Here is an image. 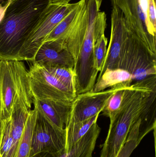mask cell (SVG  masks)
<instances>
[{
	"instance_id": "obj_1",
	"label": "cell",
	"mask_w": 156,
	"mask_h": 157,
	"mask_svg": "<svg viewBox=\"0 0 156 157\" xmlns=\"http://www.w3.org/2000/svg\"><path fill=\"white\" fill-rule=\"evenodd\" d=\"M102 0H85L88 10L87 28L79 32L67 44L66 48L73 57L76 94L91 91L99 72L94 65L93 50L97 40L104 35L107 16L100 11Z\"/></svg>"
},
{
	"instance_id": "obj_2",
	"label": "cell",
	"mask_w": 156,
	"mask_h": 157,
	"mask_svg": "<svg viewBox=\"0 0 156 157\" xmlns=\"http://www.w3.org/2000/svg\"><path fill=\"white\" fill-rule=\"evenodd\" d=\"M49 4V0H9L0 20V61L18 60Z\"/></svg>"
},
{
	"instance_id": "obj_3",
	"label": "cell",
	"mask_w": 156,
	"mask_h": 157,
	"mask_svg": "<svg viewBox=\"0 0 156 157\" xmlns=\"http://www.w3.org/2000/svg\"><path fill=\"white\" fill-rule=\"evenodd\" d=\"M152 103L150 94L145 90L136 88L125 90L121 109L113 120L110 121L100 157H118L131 127L148 112Z\"/></svg>"
},
{
	"instance_id": "obj_4",
	"label": "cell",
	"mask_w": 156,
	"mask_h": 157,
	"mask_svg": "<svg viewBox=\"0 0 156 157\" xmlns=\"http://www.w3.org/2000/svg\"><path fill=\"white\" fill-rule=\"evenodd\" d=\"M127 25L156 55V0H110Z\"/></svg>"
},
{
	"instance_id": "obj_5",
	"label": "cell",
	"mask_w": 156,
	"mask_h": 157,
	"mask_svg": "<svg viewBox=\"0 0 156 157\" xmlns=\"http://www.w3.org/2000/svg\"><path fill=\"white\" fill-rule=\"evenodd\" d=\"M118 68L131 74L134 82L156 75V55L149 50L129 27L121 51Z\"/></svg>"
},
{
	"instance_id": "obj_6",
	"label": "cell",
	"mask_w": 156,
	"mask_h": 157,
	"mask_svg": "<svg viewBox=\"0 0 156 157\" xmlns=\"http://www.w3.org/2000/svg\"><path fill=\"white\" fill-rule=\"evenodd\" d=\"M79 3V1L64 5L49 4L38 25L22 47L18 60L33 62L37 52L49 33Z\"/></svg>"
},
{
	"instance_id": "obj_7",
	"label": "cell",
	"mask_w": 156,
	"mask_h": 157,
	"mask_svg": "<svg viewBox=\"0 0 156 157\" xmlns=\"http://www.w3.org/2000/svg\"><path fill=\"white\" fill-rule=\"evenodd\" d=\"M65 149V129L55 126L37 111L32 133L29 157L41 152L62 155L66 153Z\"/></svg>"
},
{
	"instance_id": "obj_8",
	"label": "cell",
	"mask_w": 156,
	"mask_h": 157,
	"mask_svg": "<svg viewBox=\"0 0 156 157\" xmlns=\"http://www.w3.org/2000/svg\"><path fill=\"white\" fill-rule=\"evenodd\" d=\"M125 84L132 85L122 83L103 91H89L76 95L71 105L67 122L82 121L100 114L110 97Z\"/></svg>"
},
{
	"instance_id": "obj_9",
	"label": "cell",
	"mask_w": 156,
	"mask_h": 157,
	"mask_svg": "<svg viewBox=\"0 0 156 157\" xmlns=\"http://www.w3.org/2000/svg\"><path fill=\"white\" fill-rule=\"evenodd\" d=\"M128 28L122 12L116 7H112L110 43L104 63L100 74L106 69L118 68L121 51L126 37Z\"/></svg>"
},
{
	"instance_id": "obj_10",
	"label": "cell",
	"mask_w": 156,
	"mask_h": 157,
	"mask_svg": "<svg viewBox=\"0 0 156 157\" xmlns=\"http://www.w3.org/2000/svg\"><path fill=\"white\" fill-rule=\"evenodd\" d=\"M44 68L74 67V61L71 54L62 49L54 41L45 42L39 48L35 56L34 61Z\"/></svg>"
},
{
	"instance_id": "obj_11",
	"label": "cell",
	"mask_w": 156,
	"mask_h": 157,
	"mask_svg": "<svg viewBox=\"0 0 156 157\" xmlns=\"http://www.w3.org/2000/svg\"><path fill=\"white\" fill-rule=\"evenodd\" d=\"M14 83L10 61H0V119L11 116Z\"/></svg>"
},
{
	"instance_id": "obj_12",
	"label": "cell",
	"mask_w": 156,
	"mask_h": 157,
	"mask_svg": "<svg viewBox=\"0 0 156 157\" xmlns=\"http://www.w3.org/2000/svg\"><path fill=\"white\" fill-rule=\"evenodd\" d=\"M72 103L40 101L34 98L33 104L35 109L49 121L58 128L65 129L69 118Z\"/></svg>"
},
{
	"instance_id": "obj_13",
	"label": "cell",
	"mask_w": 156,
	"mask_h": 157,
	"mask_svg": "<svg viewBox=\"0 0 156 157\" xmlns=\"http://www.w3.org/2000/svg\"><path fill=\"white\" fill-rule=\"evenodd\" d=\"M32 105L18 101L14 100L11 111V132L13 146L8 157H16L18 147L24 133L26 123Z\"/></svg>"
},
{
	"instance_id": "obj_14",
	"label": "cell",
	"mask_w": 156,
	"mask_h": 157,
	"mask_svg": "<svg viewBox=\"0 0 156 157\" xmlns=\"http://www.w3.org/2000/svg\"><path fill=\"white\" fill-rule=\"evenodd\" d=\"M132 75L129 72L123 69L117 68L106 69L99 74L95 85L91 91L99 92L105 90L122 83L132 84Z\"/></svg>"
},
{
	"instance_id": "obj_15",
	"label": "cell",
	"mask_w": 156,
	"mask_h": 157,
	"mask_svg": "<svg viewBox=\"0 0 156 157\" xmlns=\"http://www.w3.org/2000/svg\"><path fill=\"white\" fill-rule=\"evenodd\" d=\"M100 114L88 120L78 122L68 121L65 127L66 132V153L69 152L75 144L88 132L93 124L98 121Z\"/></svg>"
},
{
	"instance_id": "obj_16",
	"label": "cell",
	"mask_w": 156,
	"mask_h": 157,
	"mask_svg": "<svg viewBox=\"0 0 156 157\" xmlns=\"http://www.w3.org/2000/svg\"><path fill=\"white\" fill-rule=\"evenodd\" d=\"M85 5V0L79 1V3L78 6L54 28L45 40L44 43L61 39L78 21Z\"/></svg>"
},
{
	"instance_id": "obj_17",
	"label": "cell",
	"mask_w": 156,
	"mask_h": 157,
	"mask_svg": "<svg viewBox=\"0 0 156 157\" xmlns=\"http://www.w3.org/2000/svg\"><path fill=\"white\" fill-rule=\"evenodd\" d=\"M37 111L35 108L29 113L24 133L18 147L16 157H29L31 148L32 133L36 119Z\"/></svg>"
},
{
	"instance_id": "obj_18",
	"label": "cell",
	"mask_w": 156,
	"mask_h": 157,
	"mask_svg": "<svg viewBox=\"0 0 156 157\" xmlns=\"http://www.w3.org/2000/svg\"><path fill=\"white\" fill-rule=\"evenodd\" d=\"M131 85L125 84L120 88L114 92L107 101L101 112L104 116L109 117L110 121L113 120L121 109L125 92Z\"/></svg>"
},
{
	"instance_id": "obj_19",
	"label": "cell",
	"mask_w": 156,
	"mask_h": 157,
	"mask_svg": "<svg viewBox=\"0 0 156 157\" xmlns=\"http://www.w3.org/2000/svg\"><path fill=\"white\" fill-rule=\"evenodd\" d=\"M0 128V157H8L12 149L13 139L10 117L1 120Z\"/></svg>"
},
{
	"instance_id": "obj_20",
	"label": "cell",
	"mask_w": 156,
	"mask_h": 157,
	"mask_svg": "<svg viewBox=\"0 0 156 157\" xmlns=\"http://www.w3.org/2000/svg\"><path fill=\"white\" fill-rule=\"evenodd\" d=\"M45 68L57 78L73 94L77 95L73 69L66 67Z\"/></svg>"
},
{
	"instance_id": "obj_21",
	"label": "cell",
	"mask_w": 156,
	"mask_h": 157,
	"mask_svg": "<svg viewBox=\"0 0 156 157\" xmlns=\"http://www.w3.org/2000/svg\"><path fill=\"white\" fill-rule=\"evenodd\" d=\"M108 38L105 34L102 35L95 43L93 50L94 65L95 69L99 72H100L104 63L107 53Z\"/></svg>"
},
{
	"instance_id": "obj_22",
	"label": "cell",
	"mask_w": 156,
	"mask_h": 157,
	"mask_svg": "<svg viewBox=\"0 0 156 157\" xmlns=\"http://www.w3.org/2000/svg\"><path fill=\"white\" fill-rule=\"evenodd\" d=\"M71 0H49V4L64 5L70 3Z\"/></svg>"
},
{
	"instance_id": "obj_23",
	"label": "cell",
	"mask_w": 156,
	"mask_h": 157,
	"mask_svg": "<svg viewBox=\"0 0 156 157\" xmlns=\"http://www.w3.org/2000/svg\"><path fill=\"white\" fill-rule=\"evenodd\" d=\"M0 114H1V113H0Z\"/></svg>"
},
{
	"instance_id": "obj_24",
	"label": "cell",
	"mask_w": 156,
	"mask_h": 157,
	"mask_svg": "<svg viewBox=\"0 0 156 157\" xmlns=\"http://www.w3.org/2000/svg\"><path fill=\"white\" fill-rule=\"evenodd\" d=\"M0 1H1V0H0Z\"/></svg>"
}]
</instances>
